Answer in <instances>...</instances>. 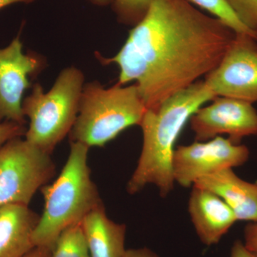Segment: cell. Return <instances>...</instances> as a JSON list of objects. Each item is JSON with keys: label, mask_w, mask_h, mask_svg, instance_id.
<instances>
[{"label": "cell", "mask_w": 257, "mask_h": 257, "mask_svg": "<svg viewBox=\"0 0 257 257\" xmlns=\"http://www.w3.org/2000/svg\"><path fill=\"white\" fill-rule=\"evenodd\" d=\"M236 32L187 0H153L119 52L103 64L119 69L117 84L135 82L147 109L217 67Z\"/></svg>", "instance_id": "1"}, {"label": "cell", "mask_w": 257, "mask_h": 257, "mask_svg": "<svg viewBox=\"0 0 257 257\" xmlns=\"http://www.w3.org/2000/svg\"><path fill=\"white\" fill-rule=\"evenodd\" d=\"M216 96L204 81H197L157 106L147 109L140 126L143 130L141 155L126 191L135 194L153 184L166 197L175 187L172 161L175 143L193 114Z\"/></svg>", "instance_id": "2"}, {"label": "cell", "mask_w": 257, "mask_h": 257, "mask_svg": "<svg viewBox=\"0 0 257 257\" xmlns=\"http://www.w3.org/2000/svg\"><path fill=\"white\" fill-rule=\"evenodd\" d=\"M89 147L71 142L68 159L55 182L42 187L43 212L34 231L35 247L52 249L61 233L102 205L88 165Z\"/></svg>", "instance_id": "3"}, {"label": "cell", "mask_w": 257, "mask_h": 257, "mask_svg": "<svg viewBox=\"0 0 257 257\" xmlns=\"http://www.w3.org/2000/svg\"><path fill=\"white\" fill-rule=\"evenodd\" d=\"M147 108L136 84L104 88L98 82L83 87L79 112L70 133L71 142L88 147H103L121 132L140 126Z\"/></svg>", "instance_id": "4"}, {"label": "cell", "mask_w": 257, "mask_h": 257, "mask_svg": "<svg viewBox=\"0 0 257 257\" xmlns=\"http://www.w3.org/2000/svg\"><path fill=\"white\" fill-rule=\"evenodd\" d=\"M82 72L76 67L61 72L53 87L44 92L39 83L23 101V111L30 119L25 140L52 155L57 145L73 127L84 87Z\"/></svg>", "instance_id": "5"}, {"label": "cell", "mask_w": 257, "mask_h": 257, "mask_svg": "<svg viewBox=\"0 0 257 257\" xmlns=\"http://www.w3.org/2000/svg\"><path fill=\"white\" fill-rule=\"evenodd\" d=\"M51 155L17 138L0 147V207L28 206L55 174Z\"/></svg>", "instance_id": "6"}, {"label": "cell", "mask_w": 257, "mask_h": 257, "mask_svg": "<svg viewBox=\"0 0 257 257\" xmlns=\"http://www.w3.org/2000/svg\"><path fill=\"white\" fill-rule=\"evenodd\" d=\"M204 81L216 96L257 101L256 40L236 33L221 62Z\"/></svg>", "instance_id": "7"}, {"label": "cell", "mask_w": 257, "mask_h": 257, "mask_svg": "<svg viewBox=\"0 0 257 257\" xmlns=\"http://www.w3.org/2000/svg\"><path fill=\"white\" fill-rule=\"evenodd\" d=\"M249 157L248 147L236 145L229 139L216 137L205 142H194L175 149L172 161L174 179L184 187L226 169L242 166Z\"/></svg>", "instance_id": "8"}, {"label": "cell", "mask_w": 257, "mask_h": 257, "mask_svg": "<svg viewBox=\"0 0 257 257\" xmlns=\"http://www.w3.org/2000/svg\"><path fill=\"white\" fill-rule=\"evenodd\" d=\"M45 66V60L40 56L24 53L20 35L8 47L0 49V122L5 119L25 124L23 94L31 87L30 79Z\"/></svg>", "instance_id": "9"}, {"label": "cell", "mask_w": 257, "mask_h": 257, "mask_svg": "<svg viewBox=\"0 0 257 257\" xmlns=\"http://www.w3.org/2000/svg\"><path fill=\"white\" fill-rule=\"evenodd\" d=\"M211 101L189 119L195 141L226 135L231 143L239 145L245 137L257 135V111L251 103L224 96H216Z\"/></svg>", "instance_id": "10"}, {"label": "cell", "mask_w": 257, "mask_h": 257, "mask_svg": "<svg viewBox=\"0 0 257 257\" xmlns=\"http://www.w3.org/2000/svg\"><path fill=\"white\" fill-rule=\"evenodd\" d=\"M188 211L198 237L208 246L217 244L238 221L222 198L197 185L192 186Z\"/></svg>", "instance_id": "11"}, {"label": "cell", "mask_w": 257, "mask_h": 257, "mask_svg": "<svg viewBox=\"0 0 257 257\" xmlns=\"http://www.w3.org/2000/svg\"><path fill=\"white\" fill-rule=\"evenodd\" d=\"M194 185L209 189L222 198L238 221L257 222V184L240 178L233 169L207 176Z\"/></svg>", "instance_id": "12"}, {"label": "cell", "mask_w": 257, "mask_h": 257, "mask_svg": "<svg viewBox=\"0 0 257 257\" xmlns=\"http://www.w3.org/2000/svg\"><path fill=\"white\" fill-rule=\"evenodd\" d=\"M39 219L28 206H1L0 257H23L35 248L32 236Z\"/></svg>", "instance_id": "13"}, {"label": "cell", "mask_w": 257, "mask_h": 257, "mask_svg": "<svg viewBox=\"0 0 257 257\" xmlns=\"http://www.w3.org/2000/svg\"><path fill=\"white\" fill-rule=\"evenodd\" d=\"M92 257H124L126 226L108 217L104 204L89 212L81 222Z\"/></svg>", "instance_id": "14"}, {"label": "cell", "mask_w": 257, "mask_h": 257, "mask_svg": "<svg viewBox=\"0 0 257 257\" xmlns=\"http://www.w3.org/2000/svg\"><path fill=\"white\" fill-rule=\"evenodd\" d=\"M50 257H92L81 224L61 233L51 249Z\"/></svg>", "instance_id": "15"}, {"label": "cell", "mask_w": 257, "mask_h": 257, "mask_svg": "<svg viewBox=\"0 0 257 257\" xmlns=\"http://www.w3.org/2000/svg\"><path fill=\"white\" fill-rule=\"evenodd\" d=\"M197 8L207 11L232 29L236 33L246 34L257 41V32L250 30L237 18L226 0H187Z\"/></svg>", "instance_id": "16"}, {"label": "cell", "mask_w": 257, "mask_h": 257, "mask_svg": "<svg viewBox=\"0 0 257 257\" xmlns=\"http://www.w3.org/2000/svg\"><path fill=\"white\" fill-rule=\"evenodd\" d=\"M153 0H113L112 9L120 23L135 27L148 13Z\"/></svg>", "instance_id": "17"}, {"label": "cell", "mask_w": 257, "mask_h": 257, "mask_svg": "<svg viewBox=\"0 0 257 257\" xmlns=\"http://www.w3.org/2000/svg\"><path fill=\"white\" fill-rule=\"evenodd\" d=\"M226 2L245 26L257 32V0H226Z\"/></svg>", "instance_id": "18"}, {"label": "cell", "mask_w": 257, "mask_h": 257, "mask_svg": "<svg viewBox=\"0 0 257 257\" xmlns=\"http://www.w3.org/2000/svg\"><path fill=\"white\" fill-rule=\"evenodd\" d=\"M26 132L25 125L11 121L0 122V147L13 139L21 138L25 135Z\"/></svg>", "instance_id": "19"}, {"label": "cell", "mask_w": 257, "mask_h": 257, "mask_svg": "<svg viewBox=\"0 0 257 257\" xmlns=\"http://www.w3.org/2000/svg\"><path fill=\"white\" fill-rule=\"evenodd\" d=\"M243 244L257 256V222H251L245 226Z\"/></svg>", "instance_id": "20"}, {"label": "cell", "mask_w": 257, "mask_h": 257, "mask_svg": "<svg viewBox=\"0 0 257 257\" xmlns=\"http://www.w3.org/2000/svg\"><path fill=\"white\" fill-rule=\"evenodd\" d=\"M230 257H257L246 248L243 242L239 240H236L233 243L231 248V256Z\"/></svg>", "instance_id": "21"}, {"label": "cell", "mask_w": 257, "mask_h": 257, "mask_svg": "<svg viewBox=\"0 0 257 257\" xmlns=\"http://www.w3.org/2000/svg\"><path fill=\"white\" fill-rule=\"evenodd\" d=\"M124 257H160L150 248L142 247L126 249Z\"/></svg>", "instance_id": "22"}, {"label": "cell", "mask_w": 257, "mask_h": 257, "mask_svg": "<svg viewBox=\"0 0 257 257\" xmlns=\"http://www.w3.org/2000/svg\"><path fill=\"white\" fill-rule=\"evenodd\" d=\"M51 248L35 247L23 257H50Z\"/></svg>", "instance_id": "23"}, {"label": "cell", "mask_w": 257, "mask_h": 257, "mask_svg": "<svg viewBox=\"0 0 257 257\" xmlns=\"http://www.w3.org/2000/svg\"><path fill=\"white\" fill-rule=\"evenodd\" d=\"M35 1H36V0H0V10L10 6V5L16 4V3H26V4H29V3H33Z\"/></svg>", "instance_id": "24"}, {"label": "cell", "mask_w": 257, "mask_h": 257, "mask_svg": "<svg viewBox=\"0 0 257 257\" xmlns=\"http://www.w3.org/2000/svg\"><path fill=\"white\" fill-rule=\"evenodd\" d=\"M93 4L99 5V6H106L112 3L113 0H90Z\"/></svg>", "instance_id": "25"}]
</instances>
